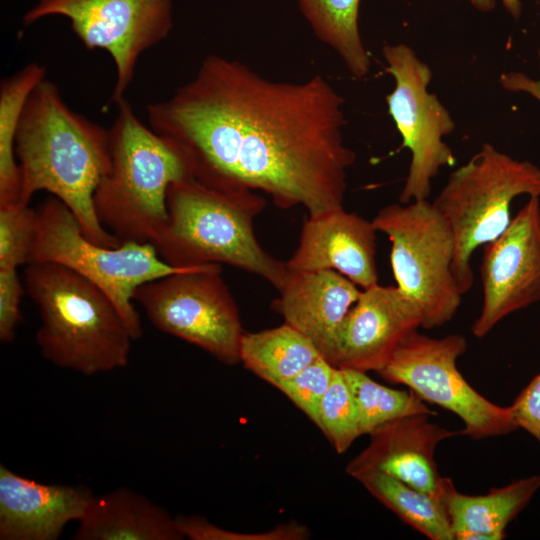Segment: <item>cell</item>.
Listing matches in <instances>:
<instances>
[{
  "mask_svg": "<svg viewBox=\"0 0 540 540\" xmlns=\"http://www.w3.org/2000/svg\"><path fill=\"white\" fill-rule=\"evenodd\" d=\"M341 370L359 410L362 435H369L378 427L406 416L436 414L412 390H397L381 385L366 372Z\"/></svg>",
  "mask_w": 540,
  "mask_h": 540,
  "instance_id": "obj_25",
  "label": "cell"
},
{
  "mask_svg": "<svg viewBox=\"0 0 540 540\" xmlns=\"http://www.w3.org/2000/svg\"><path fill=\"white\" fill-rule=\"evenodd\" d=\"M279 297L272 303L284 322L305 335L332 364L340 327L361 290L335 270L287 267Z\"/></svg>",
  "mask_w": 540,
  "mask_h": 540,
  "instance_id": "obj_17",
  "label": "cell"
},
{
  "mask_svg": "<svg viewBox=\"0 0 540 540\" xmlns=\"http://www.w3.org/2000/svg\"><path fill=\"white\" fill-rule=\"evenodd\" d=\"M322 357L316 346L287 323L259 332H244L240 362L260 379L277 387Z\"/></svg>",
  "mask_w": 540,
  "mask_h": 540,
  "instance_id": "obj_21",
  "label": "cell"
},
{
  "mask_svg": "<svg viewBox=\"0 0 540 540\" xmlns=\"http://www.w3.org/2000/svg\"><path fill=\"white\" fill-rule=\"evenodd\" d=\"M52 15L68 18L87 49H103L111 55L115 104L125 99L142 53L165 39L173 27L171 0H38L23 23Z\"/></svg>",
  "mask_w": 540,
  "mask_h": 540,
  "instance_id": "obj_12",
  "label": "cell"
},
{
  "mask_svg": "<svg viewBox=\"0 0 540 540\" xmlns=\"http://www.w3.org/2000/svg\"><path fill=\"white\" fill-rule=\"evenodd\" d=\"M46 78V68L31 62L0 85V207L18 204L20 171L15 154L18 124L29 96Z\"/></svg>",
  "mask_w": 540,
  "mask_h": 540,
  "instance_id": "obj_23",
  "label": "cell"
},
{
  "mask_svg": "<svg viewBox=\"0 0 540 540\" xmlns=\"http://www.w3.org/2000/svg\"><path fill=\"white\" fill-rule=\"evenodd\" d=\"M335 368L320 357L276 388L317 425L320 404L329 388Z\"/></svg>",
  "mask_w": 540,
  "mask_h": 540,
  "instance_id": "obj_28",
  "label": "cell"
},
{
  "mask_svg": "<svg viewBox=\"0 0 540 540\" xmlns=\"http://www.w3.org/2000/svg\"><path fill=\"white\" fill-rule=\"evenodd\" d=\"M379 502L403 522L431 540H454L441 498L422 492L384 473L370 472L356 478Z\"/></svg>",
  "mask_w": 540,
  "mask_h": 540,
  "instance_id": "obj_24",
  "label": "cell"
},
{
  "mask_svg": "<svg viewBox=\"0 0 540 540\" xmlns=\"http://www.w3.org/2000/svg\"><path fill=\"white\" fill-rule=\"evenodd\" d=\"M177 525L185 538L191 540H305L308 527L290 521L263 532H237L221 528L199 515L178 516Z\"/></svg>",
  "mask_w": 540,
  "mask_h": 540,
  "instance_id": "obj_29",
  "label": "cell"
},
{
  "mask_svg": "<svg viewBox=\"0 0 540 540\" xmlns=\"http://www.w3.org/2000/svg\"><path fill=\"white\" fill-rule=\"evenodd\" d=\"M417 414L390 421L370 436L369 444L348 462L345 472L353 477L380 472L413 488L441 498L445 477L439 474L435 450L445 439L460 434Z\"/></svg>",
  "mask_w": 540,
  "mask_h": 540,
  "instance_id": "obj_15",
  "label": "cell"
},
{
  "mask_svg": "<svg viewBox=\"0 0 540 540\" xmlns=\"http://www.w3.org/2000/svg\"><path fill=\"white\" fill-rule=\"evenodd\" d=\"M24 287L39 310L36 342L46 360L85 376L128 364L134 339L96 284L65 266L35 262L25 268Z\"/></svg>",
  "mask_w": 540,
  "mask_h": 540,
  "instance_id": "obj_4",
  "label": "cell"
},
{
  "mask_svg": "<svg viewBox=\"0 0 540 540\" xmlns=\"http://www.w3.org/2000/svg\"><path fill=\"white\" fill-rule=\"evenodd\" d=\"M176 518L126 487L94 496L74 540H182Z\"/></svg>",
  "mask_w": 540,
  "mask_h": 540,
  "instance_id": "obj_19",
  "label": "cell"
},
{
  "mask_svg": "<svg viewBox=\"0 0 540 540\" xmlns=\"http://www.w3.org/2000/svg\"><path fill=\"white\" fill-rule=\"evenodd\" d=\"M25 287L17 269H0V340L10 343L21 320V298Z\"/></svg>",
  "mask_w": 540,
  "mask_h": 540,
  "instance_id": "obj_30",
  "label": "cell"
},
{
  "mask_svg": "<svg viewBox=\"0 0 540 540\" xmlns=\"http://www.w3.org/2000/svg\"><path fill=\"white\" fill-rule=\"evenodd\" d=\"M15 154L20 171V205L41 190L61 200L84 235L106 247L122 244L99 221L93 197L111 167L109 130L73 111L54 83L42 80L21 115Z\"/></svg>",
  "mask_w": 540,
  "mask_h": 540,
  "instance_id": "obj_2",
  "label": "cell"
},
{
  "mask_svg": "<svg viewBox=\"0 0 540 540\" xmlns=\"http://www.w3.org/2000/svg\"><path fill=\"white\" fill-rule=\"evenodd\" d=\"M36 221V210L29 205L0 207V269H17L27 264Z\"/></svg>",
  "mask_w": 540,
  "mask_h": 540,
  "instance_id": "obj_27",
  "label": "cell"
},
{
  "mask_svg": "<svg viewBox=\"0 0 540 540\" xmlns=\"http://www.w3.org/2000/svg\"><path fill=\"white\" fill-rule=\"evenodd\" d=\"M386 71L395 80L387 95L388 112L401 135L402 146L411 152L408 174L399 195L400 203L428 199L432 180L456 157L443 141L455 122L438 97L428 91L430 67L407 44H386L382 48Z\"/></svg>",
  "mask_w": 540,
  "mask_h": 540,
  "instance_id": "obj_11",
  "label": "cell"
},
{
  "mask_svg": "<svg viewBox=\"0 0 540 540\" xmlns=\"http://www.w3.org/2000/svg\"><path fill=\"white\" fill-rule=\"evenodd\" d=\"M134 301L158 330L201 348L224 364L240 363L244 331L219 264L146 282L135 290Z\"/></svg>",
  "mask_w": 540,
  "mask_h": 540,
  "instance_id": "obj_9",
  "label": "cell"
},
{
  "mask_svg": "<svg viewBox=\"0 0 540 540\" xmlns=\"http://www.w3.org/2000/svg\"><path fill=\"white\" fill-rule=\"evenodd\" d=\"M471 4L479 11L490 12L496 6V0H469ZM509 14L514 18H518L521 15L522 4L520 0H499Z\"/></svg>",
  "mask_w": 540,
  "mask_h": 540,
  "instance_id": "obj_33",
  "label": "cell"
},
{
  "mask_svg": "<svg viewBox=\"0 0 540 540\" xmlns=\"http://www.w3.org/2000/svg\"><path fill=\"white\" fill-rule=\"evenodd\" d=\"M540 489V474L493 488L484 495L460 493L445 478L441 499L456 540H502L507 525Z\"/></svg>",
  "mask_w": 540,
  "mask_h": 540,
  "instance_id": "obj_20",
  "label": "cell"
},
{
  "mask_svg": "<svg viewBox=\"0 0 540 540\" xmlns=\"http://www.w3.org/2000/svg\"><path fill=\"white\" fill-rule=\"evenodd\" d=\"M84 485L44 484L0 465V539L55 540L94 498Z\"/></svg>",
  "mask_w": 540,
  "mask_h": 540,
  "instance_id": "obj_18",
  "label": "cell"
},
{
  "mask_svg": "<svg viewBox=\"0 0 540 540\" xmlns=\"http://www.w3.org/2000/svg\"><path fill=\"white\" fill-rule=\"evenodd\" d=\"M467 349L461 334L432 338L409 333L381 368L388 382L404 384L422 400L456 414L459 431L474 440L501 436L519 429L509 407L494 404L476 391L459 372L457 359Z\"/></svg>",
  "mask_w": 540,
  "mask_h": 540,
  "instance_id": "obj_10",
  "label": "cell"
},
{
  "mask_svg": "<svg viewBox=\"0 0 540 540\" xmlns=\"http://www.w3.org/2000/svg\"><path fill=\"white\" fill-rule=\"evenodd\" d=\"M372 224L391 242L390 261L397 286L419 306L421 327L433 329L449 322L463 295L452 271L454 236L432 202L424 199L387 205Z\"/></svg>",
  "mask_w": 540,
  "mask_h": 540,
  "instance_id": "obj_8",
  "label": "cell"
},
{
  "mask_svg": "<svg viewBox=\"0 0 540 540\" xmlns=\"http://www.w3.org/2000/svg\"><path fill=\"white\" fill-rule=\"evenodd\" d=\"M335 451L344 453L360 437V415L342 370L334 374L319 409L316 425Z\"/></svg>",
  "mask_w": 540,
  "mask_h": 540,
  "instance_id": "obj_26",
  "label": "cell"
},
{
  "mask_svg": "<svg viewBox=\"0 0 540 540\" xmlns=\"http://www.w3.org/2000/svg\"><path fill=\"white\" fill-rule=\"evenodd\" d=\"M481 280L482 309L471 327L476 338L540 301V197H529L506 230L484 245Z\"/></svg>",
  "mask_w": 540,
  "mask_h": 540,
  "instance_id": "obj_13",
  "label": "cell"
},
{
  "mask_svg": "<svg viewBox=\"0 0 540 540\" xmlns=\"http://www.w3.org/2000/svg\"><path fill=\"white\" fill-rule=\"evenodd\" d=\"M36 213V232L27 264L56 263L96 284L112 300L134 340L143 333L133 304L135 290L146 282L194 268L166 263L152 243L125 241L117 247H106L92 242L71 210L55 196L45 199Z\"/></svg>",
  "mask_w": 540,
  "mask_h": 540,
  "instance_id": "obj_7",
  "label": "cell"
},
{
  "mask_svg": "<svg viewBox=\"0 0 540 540\" xmlns=\"http://www.w3.org/2000/svg\"><path fill=\"white\" fill-rule=\"evenodd\" d=\"M343 105L322 75L277 81L209 55L191 80L146 112L195 179L220 190L262 191L280 208L303 206L315 217L344 208L356 160L343 136Z\"/></svg>",
  "mask_w": 540,
  "mask_h": 540,
  "instance_id": "obj_1",
  "label": "cell"
},
{
  "mask_svg": "<svg viewBox=\"0 0 540 540\" xmlns=\"http://www.w3.org/2000/svg\"><path fill=\"white\" fill-rule=\"evenodd\" d=\"M315 36L342 60L349 73L367 76L371 61L359 31L360 0H297Z\"/></svg>",
  "mask_w": 540,
  "mask_h": 540,
  "instance_id": "obj_22",
  "label": "cell"
},
{
  "mask_svg": "<svg viewBox=\"0 0 540 540\" xmlns=\"http://www.w3.org/2000/svg\"><path fill=\"white\" fill-rule=\"evenodd\" d=\"M521 195L540 197V168L484 143L449 175L432 202L454 236L452 271L462 295L474 283L473 253L506 230L511 203Z\"/></svg>",
  "mask_w": 540,
  "mask_h": 540,
  "instance_id": "obj_6",
  "label": "cell"
},
{
  "mask_svg": "<svg viewBox=\"0 0 540 540\" xmlns=\"http://www.w3.org/2000/svg\"><path fill=\"white\" fill-rule=\"evenodd\" d=\"M510 409L518 427L540 444V373L519 393Z\"/></svg>",
  "mask_w": 540,
  "mask_h": 540,
  "instance_id": "obj_31",
  "label": "cell"
},
{
  "mask_svg": "<svg viewBox=\"0 0 540 540\" xmlns=\"http://www.w3.org/2000/svg\"><path fill=\"white\" fill-rule=\"evenodd\" d=\"M109 130L111 167L98 184L94 208L121 242L153 243L168 221L171 184L190 175L180 153L146 127L126 99Z\"/></svg>",
  "mask_w": 540,
  "mask_h": 540,
  "instance_id": "obj_5",
  "label": "cell"
},
{
  "mask_svg": "<svg viewBox=\"0 0 540 540\" xmlns=\"http://www.w3.org/2000/svg\"><path fill=\"white\" fill-rule=\"evenodd\" d=\"M502 87L511 92H523L540 102V78L533 79L522 72H507L500 77Z\"/></svg>",
  "mask_w": 540,
  "mask_h": 540,
  "instance_id": "obj_32",
  "label": "cell"
},
{
  "mask_svg": "<svg viewBox=\"0 0 540 540\" xmlns=\"http://www.w3.org/2000/svg\"><path fill=\"white\" fill-rule=\"evenodd\" d=\"M421 325L419 306L398 286L364 289L340 327L332 365L378 372L400 342Z\"/></svg>",
  "mask_w": 540,
  "mask_h": 540,
  "instance_id": "obj_14",
  "label": "cell"
},
{
  "mask_svg": "<svg viewBox=\"0 0 540 540\" xmlns=\"http://www.w3.org/2000/svg\"><path fill=\"white\" fill-rule=\"evenodd\" d=\"M265 204L253 190H220L189 175L170 185L168 221L152 244L170 265L227 264L259 276L279 290L287 273L286 262L263 249L253 227Z\"/></svg>",
  "mask_w": 540,
  "mask_h": 540,
  "instance_id": "obj_3",
  "label": "cell"
},
{
  "mask_svg": "<svg viewBox=\"0 0 540 540\" xmlns=\"http://www.w3.org/2000/svg\"><path fill=\"white\" fill-rule=\"evenodd\" d=\"M376 229L344 208L307 217L286 265L292 270H335L363 290L378 284Z\"/></svg>",
  "mask_w": 540,
  "mask_h": 540,
  "instance_id": "obj_16",
  "label": "cell"
}]
</instances>
